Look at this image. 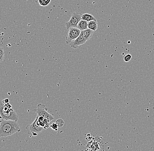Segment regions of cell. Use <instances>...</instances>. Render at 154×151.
<instances>
[{"label": "cell", "instance_id": "9a60e30c", "mask_svg": "<svg viewBox=\"0 0 154 151\" xmlns=\"http://www.w3.org/2000/svg\"><path fill=\"white\" fill-rule=\"evenodd\" d=\"M50 127L53 130L55 131H57L58 130V126L56 123H53L51 125H50Z\"/></svg>", "mask_w": 154, "mask_h": 151}, {"label": "cell", "instance_id": "3957f363", "mask_svg": "<svg viewBox=\"0 0 154 151\" xmlns=\"http://www.w3.org/2000/svg\"><path fill=\"white\" fill-rule=\"evenodd\" d=\"M48 108L45 105L42 104H39L37 105V108L33 110L34 112L37 114L38 117H43L44 118H48L50 122L54 120V118L48 112Z\"/></svg>", "mask_w": 154, "mask_h": 151}, {"label": "cell", "instance_id": "6da1fadb", "mask_svg": "<svg viewBox=\"0 0 154 151\" xmlns=\"http://www.w3.org/2000/svg\"><path fill=\"white\" fill-rule=\"evenodd\" d=\"M21 129L16 121L1 120L0 125V137L11 136L16 132L21 131Z\"/></svg>", "mask_w": 154, "mask_h": 151}, {"label": "cell", "instance_id": "9c48e42d", "mask_svg": "<svg viewBox=\"0 0 154 151\" xmlns=\"http://www.w3.org/2000/svg\"><path fill=\"white\" fill-rule=\"evenodd\" d=\"M88 22L82 19L78 23L77 28L79 29L81 31H82L88 29Z\"/></svg>", "mask_w": 154, "mask_h": 151}, {"label": "cell", "instance_id": "5bb4252c", "mask_svg": "<svg viewBox=\"0 0 154 151\" xmlns=\"http://www.w3.org/2000/svg\"><path fill=\"white\" fill-rule=\"evenodd\" d=\"M58 127H62L64 124V122L62 119H57L56 122Z\"/></svg>", "mask_w": 154, "mask_h": 151}, {"label": "cell", "instance_id": "30bf717a", "mask_svg": "<svg viewBox=\"0 0 154 151\" xmlns=\"http://www.w3.org/2000/svg\"><path fill=\"white\" fill-rule=\"evenodd\" d=\"M88 29H90L93 32L96 31L98 29V23L97 21H91L88 22Z\"/></svg>", "mask_w": 154, "mask_h": 151}, {"label": "cell", "instance_id": "7c38bea8", "mask_svg": "<svg viewBox=\"0 0 154 151\" xmlns=\"http://www.w3.org/2000/svg\"><path fill=\"white\" fill-rule=\"evenodd\" d=\"M51 0H38L39 5L42 6H46L49 4Z\"/></svg>", "mask_w": 154, "mask_h": 151}, {"label": "cell", "instance_id": "2e32d148", "mask_svg": "<svg viewBox=\"0 0 154 151\" xmlns=\"http://www.w3.org/2000/svg\"><path fill=\"white\" fill-rule=\"evenodd\" d=\"M131 59V54H127V55L124 57V60L126 62H128Z\"/></svg>", "mask_w": 154, "mask_h": 151}, {"label": "cell", "instance_id": "7a4b0ae2", "mask_svg": "<svg viewBox=\"0 0 154 151\" xmlns=\"http://www.w3.org/2000/svg\"><path fill=\"white\" fill-rule=\"evenodd\" d=\"M0 118L4 120L17 122L19 116L9 103L5 104L0 100Z\"/></svg>", "mask_w": 154, "mask_h": 151}, {"label": "cell", "instance_id": "4fadbf2b", "mask_svg": "<svg viewBox=\"0 0 154 151\" xmlns=\"http://www.w3.org/2000/svg\"><path fill=\"white\" fill-rule=\"evenodd\" d=\"M5 52L4 49L0 47V62H2L4 57Z\"/></svg>", "mask_w": 154, "mask_h": 151}, {"label": "cell", "instance_id": "5b68a950", "mask_svg": "<svg viewBox=\"0 0 154 151\" xmlns=\"http://www.w3.org/2000/svg\"><path fill=\"white\" fill-rule=\"evenodd\" d=\"M28 134L29 135L33 136H37L38 134L44 129V128L38 125L36 123V119L35 118L33 122L31 125H28L26 128Z\"/></svg>", "mask_w": 154, "mask_h": 151}, {"label": "cell", "instance_id": "8992f818", "mask_svg": "<svg viewBox=\"0 0 154 151\" xmlns=\"http://www.w3.org/2000/svg\"><path fill=\"white\" fill-rule=\"evenodd\" d=\"M81 33V31L77 28H71L69 29V31L66 37V44H70L80 35Z\"/></svg>", "mask_w": 154, "mask_h": 151}, {"label": "cell", "instance_id": "e0dca14e", "mask_svg": "<svg viewBox=\"0 0 154 151\" xmlns=\"http://www.w3.org/2000/svg\"><path fill=\"white\" fill-rule=\"evenodd\" d=\"M2 102L5 104L8 103H9V100L8 99H5L2 101Z\"/></svg>", "mask_w": 154, "mask_h": 151}, {"label": "cell", "instance_id": "52a82bcc", "mask_svg": "<svg viewBox=\"0 0 154 151\" xmlns=\"http://www.w3.org/2000/svg\"><path fill=\"white\" fill-rule=\"evenodd\" d=\"M87 42L86 39L84 37L82 33H81L80 35L75 40L72 42L69 45L74 49H77L79 46L85 44Z\"/></svg>", "mask_w": 154, "mask_h": 151}, {"label": "cell", "instance_id": "ba28073f", "mask_svg": "<svg viewBox=\"0 0 154 151\" xmlns=\"http://www.w3.org/2000/svg\"><path fill=\"white\" fill-rule=\"evenodd\" d=\"M81 32L87 41H88L92 37L93 35V31L89 29H87L85 30L82 31H81Z\"/></svg>", "mask_w": 154, "mask_h": 151}, {"label": "cell", "instance_id": "277c9868", "mask_svg": "<svg viewBox=\"0 0 154 151\" xmlns=\"http://www.w3.org/2000/svg\"><path fill=\"white\" fill-rule=\"evenodd\" d=\"M82 15L80 13L78 12H73L69 21L65 23L66 29L69 30L71 28H77L78 23L82 20Z\"/></svg>", "mask_w": 154, "mask_h": 151}, {"label": "cell", "instance_id": "ac0fdd59", "mask_svg": "<svg viewBox=\"0 0 154 151\" xmlns=\"http://www.w3.org/2000/svg\"><path fill=\"white\" fill-rule=\"evenodd\" d=\"M1 120H2V119L0 118V125H1Z\"/></svg>", "mask_w": 154, "mask_h": 151}, {"label": "cell", "instance_id": "8fae6325", "mask_svg": "<svg viewBox=\"0 0 154 151\" xmlns=\"http://www.w3.org/2000/svg\"><path fill=\"white\" fill-rule=\"evenodd\" d=\"M82 19L85 20L88 22L91 21H97L96 18L93 15L89 14H86V13L82 15Z\"/></svg>", "mask_w": 154, "mask_h": 151}]
</instances>
